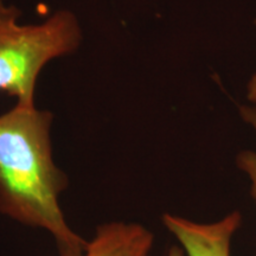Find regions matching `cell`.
I'll use <instances>...</instances> for the list:
<instances>
[{
	"instance_id": "obj_1",
	"label": "cell",
	"mask_w": 256,
	"mask_h": 256,
	"mask_svg": "<svg viewBox=\"0 0 256 256\" xmlns=\"http://www.w3.org/2000/svg\"><path fill=\"white\" fill-rule=\"evenodd\" d=\"M52 119L36 104L0 114V212L49 232L60 256H82L88 241L70 228L60 206L68 178L52 156Z\"/></svg>"
},
{
	"instance_id": "obj_2",
	"label": "cell",
	"mask_w": 256,
	"mask_h": 256,
	"mask_svg": "<svg viewBox=\"0 0 256 256\" xmlns=\"http://www.w3.org/2000/svg\"><path fill=\"white\" fill-rule=\"evenodd\" d=\"M19 10L0 0V92L34 106L38 76L50 60L69 55L82 40L78 18L56 12L40 24L19 23Z\"/></svg>"
},
{
	"instance_id": "obj_3",
	"label": "cell",
	"mask_w": 256,
	"mask_h": 256,
	"mask_svg": "<svg viewBox=\"0 0 256 256\" xmlns=\"http://www.w3.org/2000/svg\"><path fill=\"white\" fill-rule=\"evenodd\" d=\"M162 220L188 256H232V241L241 226L242 216L234 210L215 222L200 223L165 214Z\"/></svg>"
},
{
	"instance_id": "obj_4",
	"label": "cell",
	"mask_w": 256,
	"mask_h": 256,
	"mask_svg": "<svg viewBox=\"0 0 256 256\" xmlns=\"http://www.w3.org/2000/svg\"><path fill=\"white\" fill-rule=\"evenodd\" d=\"M154 236L139 223L110 222L96 229L82 256H146Z\"/></svg>"
},
{
	"instance_id": "obj_5",
	"label": "cell",
	"mask_w": 256,
	"mask_h": 256,
	"mask_svg": "<svg viewBox=\"0 0 256 256\" xmlns=\"http://www.w3.org/2000/svg\"><path fill=\"white\" fill-rule=\"evenodd\" d=\"M242 119L252 128L256 136V107L250 106H242L240 110ZM236 165L241 170L243 174H247L250 180V194L256 204V151H242L238 154L236 158ZM256 256V249H255Z\"/></svg>"
},
{
	"instance_id": "obj_6",
	"label": "cell",
	"mask_w": 256,
	"mask_h": 256,
	"mask_svg": "<svg viewBox=\"0 0 256 256\" xmlns=\"http://www.w3.org/2000/svg\"><path fill=\"white\" fill-rule=\"evenodd\" d=\"M256 24V19H255ZM247 98L252 104H256V72L252 76V78L249 80L248 86H247Z\"/></svg>"
},
{
	"instance_id": "obj_7",
	"label": "cell",
	"mask_w": 256,
	"mask_h": 256,
	"mask_svg": "<svg viewBox=\"0 0 256 256\" xmlns=\"http://www.w3.org/2000/svg\"><path fill=\"white\" fill-rule=\"evenodd\" d=\"M146 256H150V255H146ZM166 256H188V252H185V249L179 244V246H172V247L168 249Z\"/></svg>"
}]
</instances>
